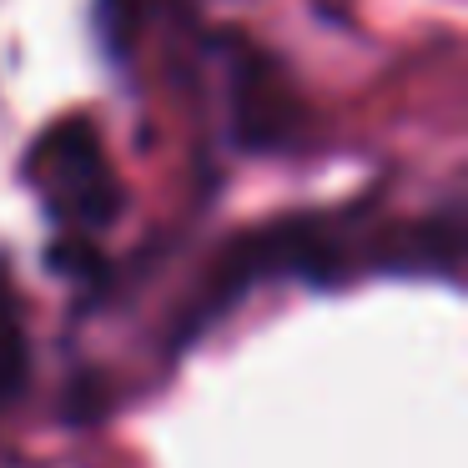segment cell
I'll use <instances>...</instances> for the list:
<instances>
[{"label":"cell","mask_w":468,"mask_h":468,"mask_svg":"<svg viewBox=\"0 0 468 468\" xmlns=\"http://www.w3.org/2000/svg\"><path fill=\"white\" fill-rule=\"evenodd\" d=\"M31 176L46 192V202L56 212H66V222L81 227H101L112 217V166H106L101 146H96V132L81 122L56 126L46 132V142L36 146L31 156Z\"/></svg>","instance_id":"1"}]
</instances>
